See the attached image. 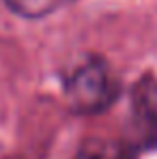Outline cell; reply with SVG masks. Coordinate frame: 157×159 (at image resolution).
<instances>
[{
	"label": "cell",
	"instance_id": "obj_1",
	"mask_svg": "<svg viewBox=\"0 0 157 159\" xmlns=\"http://www.w3.org/2000/svg\"><path fill=\"white\" fill-rule=\"evenodd\" d=\"M118 84L104 58L90 56L78 65L65 82V99L73 112L95 114L110 106Z\"/></svg>",
	"mask_w": 157,
	"mask_h": 159
},
{
	"label": "cell",
	"instance_id": "obj_2",
	"mask_svg": "<svg viewBox=\"0 0 157 159\" xmlns=\"http://www.w3.org/2000/svg\"><path fill=\"white\" fill-rule=\"evenodd\" d=\"M131 120L146 142L157 140V80L144 78L133 90Z\"/></svg>",
	"mask_w": 157,
	"mask_h": 159
},
{
	"label": "cell",
	"instance_id": "obj_3",
	"mask_svg": "<svg viewBox=\"0 0 157 159\" xmlns=\"http://www.w3.org/2000/svg\"><path fill=\"white\" fill-rule=\"evenodd\" d=\"M60 2L62 0H4V4L13 13L28 17V20H39V17L50 15Z\"/></svg>",
	"mask_w": 157,
	"mask_h": 159
},
{
	"label": "cell",
	"instance_id": "obj_4",
	"mask_svg": "<svg viewBox=\"0 0 157 159\" xmlns=\"http://www.w3.org/2000/svg\"><path fill=\"white\" fill-rule=\"evenodd\" d=\"M73 159H121V151L110 142H88Z\"/></svg>",
	"mask_w": 157,
	"mask_h": 159
}]
</instances>
